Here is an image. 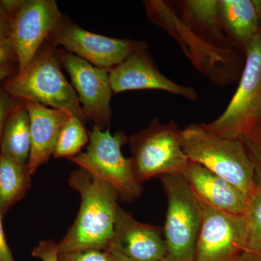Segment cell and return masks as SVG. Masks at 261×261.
<instances>
[{
    "label": "cell",
    "mask_w": 261,
    "mask_h": 261,
    "mask_svg": "<svg viewBox=\"0 0 261 261\" xmlns=\"http://www.w3.org/2000/svg\"><path fill=\"white\" fill-rule=\"evenodd\" d=\"M180 18L193 32L216 47L233 49L234 44L220 23L219 0L182 1Z\"/></svg>",
    "instance_id": "18"
},
{
    "label": "cell",
    "mask_w": 261,
    "mask_h": 261,
    "mask_svg": "<svg viewBox=\"0 0 261 261\" xmlns=\"http://www.w3.org/2000/svg\"><path fill=\"white\" fill-rule=\"evenodd\" d=\"M15 71V67L13 63L1 65L0 66V82H3L5 79L13 76Z\"/></svg>",
    "instance_id": "32"
},
{
    "label": "cell",
    "mask_w": 261,
    "mask_h": 261,
    "mask_svg": "<svg viewBox=\"0 0 261 261\" xmlns=\"http://www.w3.org/2000/svg\"><path fill=\"white\" fill-rule=\"evenodd\" d=\"M181 175L201 202L230 214H245L250 197L226 180L191 161Z\"/></svg>",
    "instance_id": "15"
},
{
    "label": "cell",
    "mask_w": 261,
    "mask_h": 261,
    "mask_svg": "<svg viewBox=\"0 0 261 261\" xmlns=\"http://www.w3.org/2000/svg\"><path fill=\"white\" fill-rule=\"evenodd\" d=\"M232 261H261V253L245 250Z\"/></svg>",
    "instance_id": "30"
},
{
    "label": "cell",
    "mask_w": 261,
    "mask_h": 261,
    "mask_svg": "<svg viewBox=\"0 0 261 261\" xmlns=\"http://www.w3.org/2000/svg\"><path fill=\"white\" fill-rule=\"evenodd\" d=\"M247 219L246 250L261 253V185L250 196L245 214Z\"/></svg>",
    "instance_id": "22"
},
{
    "label": "cell",
    "mask_w": 261,
    "mask_h": 261,
    "mask_svg": "<svg viewBox=\"0 0 261 261\" xmlns=\"http://www.w3.org/2000/svg\"><path fill=\"white\" fill-rule=\"evenodd\" d=\"M63 17L54 0H23L10 21V45L18 73L27 69Z\"/></svg>",
    "instance_id": "9"
},
{
    "label": "cell",
    "mask_w": 261,
    "mask_h": 261,
    "mask_svg": "<svg viewBox=\"0 0 261 261\" xmlns=\"http://www.w3.org/2000/svg\"><path fill=\"white\" fill-rule=\"evenodd\" d=\"M256 6L257 14H258L259 22H260V31H261V0H254Z\"/></svg>",
    "instance_id": "33"
},
{
    "label": "cell",
    "mask_w": 261,
    "mask_h": 261,
    "mask_svg": "<svg viewBox=\"0 0 261 261\" xmlns=\"http://www.w3.org/2000/svg\"><path fill=\"white\" fill-rule=\"evenodd\" d=\"M58 261H111L108 250H87L83 251L59 252Z\"/></svg>",
    "instance_id": "24"
},
{
    "label": "cell",
    "mask_w": 261,
    "mask_h": 261,
    "mask_svg": "<svg viewBox=\"0 0 261 261\" xmlns=\"http://www.w3.org/2000/svg\"><path fill=\"white\" fill-rule=\"evenodd\" d=\"M4 89L18 100L39 103L84 122L87 119L76 92L62 73L58 53L51 46L41 49L27 69L7 81Z\"/></svg>",
    "instance_id": "3"
},
{
    "label": "cell",
    "mask_w": 261,
    "mask_h": 261,
    "mask_svg": "<svg viewBox=\"0 0 261 261\" xmlns=\"http://www.w3.org/2000/svg\"><path fill=\"white\" fill-rule=\"evenodd\" d=\"M111 245L135 261H163L166 255L161 228L137 221L119 205Z\"/></svg>",
    "instance_id": "14"
},
{
    "label": "cell",
    "mask_w": 261,
    "mask_h": 261,
    "mask_svg": "<svg viewBox=\"0 0 261 261\" xmlns=\"http://www.w3.org/2000/svg\"><path fill=\"white\" fill-rule=\"evenodd\" d=\"M181 146L190 161L238 187L250 197L256 190L255 170L243 141L228 139L192 123L181 132Z\"/></svg>",
    "instance_id": "2"
},
{
    "label": "cell",
    "mask_w": 261,
    "mask_h": 261,
    "mask_svg": "<svg viewBox=\"0 0 261 261\" xmlns=\"http://www.w3.org/2000/svg\"><path fill=\"white\" fill-rule=\"evenodd\" d=\"M89 142V133L83 120L69 116L62 127L53 155L56 159H71L80 154L81 149Z\"/></svg>",
    "instance_id": "21"
},
{
    "label": "cell",
    "mask_w": 261,
    "mask_h": 261,
    "mask_svg": "<svg viewBox=\"0 0 261 261\" xmlns=\"http://www.w3.org/2000/svg\"><path fill=\"white\" fill-rule=\"evenodd\" d=\"M107 250L109 252L111 261H135L130 259V257L126 256L123 252H121L116 247L112 246V245L110 246Z\"/></svg>",
    "instance_id": "31"
},
{
    "label": "cell",
    "mask_w": 261,
    "mask_h": 261,
    "mask_svg": "<svg viewBox=\"0 0 261 261\" xmlns=\"http://www.w3.org/2000/svg\"><path fill=\"white\" fill-rule=\"evenodd\" d=\"M31 175L28 166L0 154V212L3 216L28 191Z\"/></svg>",
    "instance_id": "20"
},
{
    "label": "cell",
    "mask_w": 261,
    "mask_h": 261,
    "mask_svg": "<svg viewBox=\"0 0 261 261\" xmlns=\"http://www.w3.org/2000/svg\"><path fill=\"white\" fill-rule=\"evenodd\" d=\"M11 16L3 8L0 1V45L10 47L9 42Z\"/></svg>",
    "instance_id": "27"
},
{
    "label": "cell",
    "mask_w": 261,
    "mask_h": 261,
    "mask_svg": "<svg viewBox=\"0 0 261 261\" xmlns=\"http://www.w3.org/2000/svg\"><path fill=\"white\" fill-rule=\"evenodd\" d=\"M58 243L54 240H45L33 250L32 255L42 261H58Z\"/></svg>",
    "instance_id": "25"
},
{
    "label": "cell",
    "mask_w": 261,
    "mask_h": 261,
    "mask_svg": "<svg viewBox=\"0 0 261 261\" xmlns=\"http://www.w3.org/2000/svg\"><path fill=\"white\" fill-rule=\"evenodd\" d=\"M245 49V66L229 104L219 118L201 123L225 138L242 140L261 125V31Z\"/></svg>",
    "instance_id": "5"
},
{
    "label": "cell",
    "mask_w": 261,
    "mask_h": 261,
    "mask_svg": "<svg viewBox=\"0 0 261 261\" xmlns=\"http://www.w3.org/2000/svg\"><path fill=\"white\" fill-rule=\"evenodd\" d=\"M200 202L202 224L196 245L195 261H232L246 250V217Z\"/></svg>",
    "instance_id": "10"
},
{
    "label": "cell",
    "mask_w": 261,
    "mask_h": 261,
    "mask_svg": "<svg viewBox=\"0 0 261 261\" xmlns=\"http://www.w3.org/2000/svg\"><path fill=\"white\" fill-rule=\"evenodd\" d=\"M127 141L122 130L113 135L109 129L102 130L94 126L89 132L87 151L69 160L111 185L123 200L133 201L140 197L142 188L135 177L132 159L122 153V147Z\"/></svg>",
    "instance_id": "8"
},
{
    "label": "cell",
    "mask_w": 261,
    "mask_h": 261,
    "mask_svg": "<svg viewBox=\"0 0 261 261\" xmlns=\"http://www.w3.org/2000/svg\"><path fill=\"white\" fill-rule=\"evenodd\" d=\"M2 215L0 212V261H15L10 250L6 238H5L3 223H2Z\"/></svg>",
    "instance_id": "28"
},
{
    "label": "cell",
    "mask_w": 261,
    "mask_h": 261,
    "mask_svg": "<svg viewBox=\"0 0 261 261\" xmlns=\"http://www.w3.org/2000/svg\"><path fill=\"white\" fill-rule=\"evenodd\" d=\"M221 28L233 44L246 47L260 32L254 0H219Z\"/></svg>",
    "instance_id": "17"
},
{
    "label": "cell",
    "mask_w": 261,
    "mask_h": 261,
    "mask_svg": "<svg viewBox=\"0 0 261 261\" xmlns=\"http://www.w3.org/2000/svg\"><path fill=\"white\" fill-rule=\"evenodd\" d=\"M58 56L69 73L86 118L99 129L108 130L112 116L109 70L94 66L66 50L60 51Z\"/></svg>",
    "instance_id": "11"
},
{
    "label": "cell",
    "mask_w": 261,
    "mask_h": 261,
    "mask_svg": "<svg viewBox=\"0 0 261 261\" xmlns=\"http://www.w3.org/2000/svg\"><path fill=\"white\" fill-rule=\"evenodd\" d=\"M16 61V57L11 47L0 45V66Z\"/></svg>",
    "instance_id": "29"
},
{
    "label": "cell",
    "mask_w": 261,
    "mask_h": 261,
    "mask_svg": "<svg viewBox=\"0 0 261 261\" xmlns=\"http://www.w3.org/2000/svg\"><path fill=\"white\" fill-rule=\"evenodd\" d=\"M74 56L98 68L111 70L128 58L137 42L116 39L88 32L63 17L50 37Z\"/></svg>",
    "instance_id": "12"
},
{
    "label": "cell",
    "mask_w": 261,
    "mask_h": 261,
    "mask_svg": "<svg viewBox=\"0 0 261 261\" xmlns=\"http://www.w3.org/2000/svg\"><path fill=\"white\" fill-rule=\"evenodd\" d=\"M147 17L177 42L196 69L218 86L231 83L238 75V60L233 49L216 47L196 34L162 0L144 2Z\"/></svg>",
    "instance_id": "4"
},
{
    "label": "cell",
    "mask_w": 261,
    "mask_h": 261,
    "mask_svg": "<svg viewBox=\"0 0 261 261\" xmlns=\"http://www.w3.org/2000/svg\"><path fill=\"white\" fill-rule=\"evenodd\" d=\"M109 79L115 94L128 91L161 90L189 100L196 101L198 98L195 89L176 83L160 71L144 42H137L128 58L109 70Z\"/></svg>",
    "instance_id": "13"
},
{
    "label": "cell",
    "mask_w": 261,
    "mask_h": 261,
    "mask_svg": "<svg viewBox=\"0 0 261 261\" xmlns=\"http://www.w3.org/2000/svg\"><path fill=\"white\" fill-rule=\"evenodd\" d=\"M161 180L168 200L163 231L166 245L163 261H195L202 224L200 201L181 173L163 175Z\"/></svg>",
    "instance_id": "6"
},
{
    "label": "cell",
    "mask_w": 261,
    "mask_h": 261,
    "mask_svg": "<svg viewBox=\"0 0 261 261\" xmlns=\"http://www.w3.org/2000/svg\"><path fill=\"white\" fill-rule=\"evenodd\" d=\"M181 130L174 121L163 123L153 118L149 126L128 139L132 166L137 181L181 173L190 162L181 146Z\"/></svg>",
    "instance_id": "7"
},
{
    "label": "cell",
    "mask_w": 261,
    "mask_h": 261,
    "mask_svg": "<svg viewBox=\"0 0 261 261\" xmlns=\"http://www.w3.org/2000/svg\"><path fill=\"white\" fill-rule=\"evenodd\" d=\"M68 181L80 194L82 202L73 226L58 243V251L107 250L114 233L118 192L82 168L73 171Z\"/></svg>",
    "instance_id": "1"
},
{
    "label": "cell",
    "mask_w": 261,
    "mask_h": 261,
    "mask_svg": "<svg viewBox=\"0 0 261 261\" xmlns=\"http://www.w3.org/2000/svg\"><path fill=\"white\" fill-rule=\"evenodd\" d=\"M19 101L5 121L0 142V154L18 164L27 166L32 147L30 118L23 101Z\"/></svg>",
    "instance_id": "19"
},
{
    "label": "cell",
    "mask_w": 261,
    "mask_h": 261,
    "mask_svg": "<svg viewBox=\"0 0 261 261\" xmlns=\"http://www.w3.org/2000/svg\"><path fill=\"white\" fill-rule=\"evenodd\" d=\"M23 102L30 118L32 147L27 166L33 174L54 153L60 132L69 115L39 103Z\"/></svg>",
    "instance_id": "16"
},
{
    "label": "cell",
    "mask_w": 261,
    "mask_h": 261,
    "mask_svg": "<svg viewBox=\"0 0 261 261\" xmlns=\"http://www.w3.org/2000/svg\"><path fill=\"white\" fill-rule=\"evenodd\" d=\"M242 141L253 165L256 185H261V125Z\"/></svg>",
    "instance_id": "23"
},
{
    "label": "cell",
    "mask_w": 261,
    "mask_h": 261,
    "mask_svg": "<svg viewBox=\"0 0 261 261\" xmlns=\"http://www.w3.org/2000/svg\"><path fill=\"white\" fill-rule=\"evenodd\" d=\"M15 99L4 89H0V142L5 121L15 105Z\"/></svg>",
    "instance_id": "26"
}]
</instances>
